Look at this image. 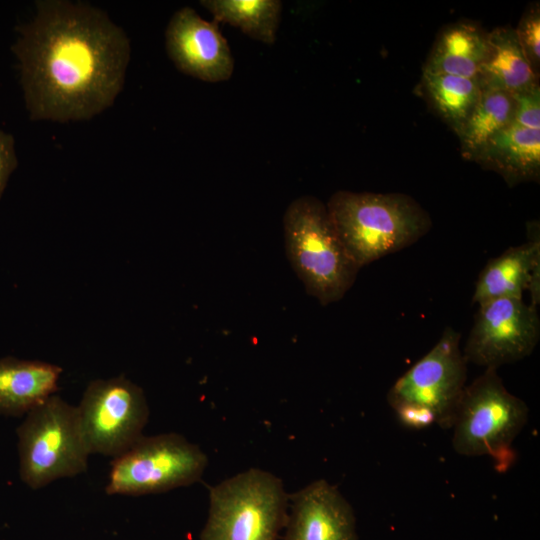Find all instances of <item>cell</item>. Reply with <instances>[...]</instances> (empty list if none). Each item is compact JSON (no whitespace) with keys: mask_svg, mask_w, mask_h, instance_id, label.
Returning a JSON list of instances; mask_svg holds the SVG:
<instances>
[{"mask_svg":"<svg viewBox=\"0 0 540 540\" xmlns=\"http://www.w3.org/2000/svg\"><path fill=\"white\" fill-rule=\"evenodd\" d=\"M12 51L32 120H87L122 90L130 41L106 12L84 2L40 0Z\"/></svg>","mask_w":540,"mask_h":540,"instance_id":"obj_1","label":"cell"},{"mask_svg":"<svg viewBox=\"0 0 540 540\" xmlns=\"http://www.w3.org/2000/svg\"><path fill=\"white\" fill-rule=\"evenodd\" d=\"M326 207L342 244L360 269L411 246L432 227L428 212L402 193L340 190Z\"/></svg>","mask_w":540,"mask_h":540,"instance_id":"obj_2","label":"cell"},{"mask_svg":"<svg viewBox=\"0 0 540 540\" xmlns=\"http://www.w3.org/2000/svg\"><path fill=\"white\" fill-rule=\"evenodd\" d=\"M286 256L308 295L327 306L341 300L360 268L348 254L327 207L313 196H301L283 217Z\"/></svg>","mask_w":540,"mask_h":540,"instance_id":"obj_3","label":"cell"},{"mask_svg":"<svg viewBox=\"0 0 540 540\" xmlns=\"http://www.w3.org/2000/svg\"><path fill=\"white\" fill-rule=\"evenodd\" d=\"M200 540H276L287 519L288 496L281 479L243 471L213 486Z\"/></svg>","mask_w":540,"mask_h":540,"instance_id":"obj_4","label":"cell"},{"mask_svg":"<svg viewBox=\"0 0 540 540\" xmlns=\"http://www.w3.org/2000/svg\"><path fill=\"white\" fill-rule=\"evenodd\" d=\"M22 481L39 489L87 469L90 452L77 407L52 395L27 413L17 429Z\"/></svg>","mask_w":540,"mask_h":540,"instance_id":"obj_5","label":"cell"},{"mask_svg":"<svg viewBox=\"0 0 540 540\" xmlns=\"http://www.w3.org/2000/svg\"><path fill=\"white\" fill-rule=\"evenodd\" d=\"M528 411L506 389L497 369L486 368L463 390L452 426L454 450L464 456L498 455L522 430Z\"/></svg>","mask_w":540,"mask_h":540,"instance_id":"obj_6","label":"cell"},{"mask_svg":"<svg viewBox=\"0 0 540 540\" xmlns=\"http://www.w3.org/2000/svg\"><path fill=\"white\" fill-rule=\"evenodd\" d=\"M206 454L177 433L142 436L111 464L107 494L145 495L198 481L207 466Z\"/></svg>","mask_w":540,"mask_h":540,"instance_id":"obj_7","label":"cell"},{"mask_svg":"<svg viewBox=\"0 0 540 540\" xmlns=\"http://www.w3.org/2000/svg\"><path fill=\"white\" fill-rule=\"evenodd\" d=\"M461 334L447 326L432 349L400 376L390 388L392 409L413 406L431 412L440 427L452 428L465 388L467 361Z\"/></svg>","mask_w":540,"mask_h":540,"instance_id":"obj_8","label":"cell"},{"mask_svg":"<svg viewBox=\"0 0 540 540\" xmlns=\"http://www.w3.org/2000/svg\"><path fill=\"white\" fill-rule=\"evenodd\" d=\"M77 410L90 454L114 458L143 436L149 416L143 390L123 376L90 382Z\"/></svg>","mask_w":540,"mask_h":540,"instance_id":"obj_9","label":"cell"},{"mask_svg":"<svg viewBox=\"0 0 540 540\" xmlns=\"http://www.w3.org/2000/svg\"><path fill=\"white\" fill-rule=\"evenodd\" d=\"M478 306L462 351L467 363L497 369L533 352L540 338L536 307L517 298L495 299Z\"/></svg>","mask_w":540,"mask_h":540,"instance_id":"obj_10","label":"cell"},{"mask_svg":"<svg viewBox=\"0 0 540 540\" xmlns=\"http://www.w3.org/2000/svg\"><path fill=\"white\" fill-rule=\"evenodd\" d=\"M166 51L181 72L207 82L231 77L234 59L216 21H206L191 7L171 17L165 31Z\"/></svg>","mask_w":540,"mask_h":540,"instance_id":"obj_11","label":"cell"},{"mask_svg":"<svg viewBox=\"0 0 540 540\" xmlns=\"http://www.w3.org/2000/svg\"><path fill=\"white\" fill-rule=\"evenodd\" d=\"M285 540H357L349 502L326 480H316L292 496Z\"/></svg>","mask_w":540,"mask_h":540,"instance_id":"obj_12","label":"cell"},{"mask_svg":"<svg viewBox=\"0 0 540 540\" xmlns=\"http://www.w3.org/2000/svg\"><path fill=\"white\" fill-rule=\"evenodd\" d=\"M528 241L511 246L498 257L490 259L480 272L472 297L473 304L495 299H522L530 294V305L540 302V234L538 223L528 227Z\"/></svg>","mask_w":540,"mask_h":540,"instance_id":"obj_13","label":"cell"},{"mask_svg":"<svg viewBox=\"0 0 540 540\" xmlns=\"http://www.w3.org/2000/svg\"><path fill=\"white\" fill-rule=\"evenodd\" d=\"M61 372L43 361L0 359V414H27L56 392Z\"/></svg>","mask_w":540,"mask_h":540,"instance_id":"obj_14","label":"cell"},{"mask_svg":"<svg viewBox=\"0 0 540 540\" xmlns=\"http://www.w3.org/2000/svg\"><path fill=\"white\" fill-rule=\"evenodd\" d=\"M488 53L489 32L473 22H456L442 29L423 71L479 79Z\"/></svg>","mask_w":540,"mask_h":540,"instance_id":"obj_15","label":"cell"},{"mask_svg":"<svg viewBox=\"0 0 540 540\" xmlns=\"http://www.w3.org/2000/svg\"><path fill=\"white\" fill-rule=\"evenodd\" d=\"M473 160L501 174L511 186L538 180L540 129L512 123L495 135Z\"/></svg>","mask_w":540,"mask_h":540,"instance_id":"obj_16","label":"cell"},{"mask_svg":"<svg viewBox=\"0 0 540 540\" xmlns=\"http://www.w3.org/2000/svg\"><path fill=\"white\" fill-rule=\"evenodd\" d=\"M484 88L517 94L538 84L514 28L489 32V53L479 77Z\"/></svg>","mask_w":540,"mask_h":540,"instance_id":"obj_17","label":"cell"},{"mask_svg":"<svg viewBox=\"0 0 540 540\" xmlns=\"http://www.w3.org/2000/svg\"><path fill=\"white\" fill-rule=\"evenodd\" d=\"M421 86L431 107L456 134L472 113L483 91L478 78L425 71Z\"/></svg>","mask_w":540,"mask_h":540,"instance_id":"obj_18","label":"cell"},{"mask_svg":"<svg viewBox=\"0 0 540 540\" xmlns=\"http://www.w3.org/2000/svg\"><path fill=\"white\" fill-rule=\"evenodd\" d=\"M514 112V94L483 87L478 103L457 133L463 156L473 160L495 135L512 124Z\"/></svg>","mask_w":540,"mask_h":540,"instance_id":"obj_19","label":"cell"},{"mask_svg":"<svg viewBox=\"0 0 540 540\" xmlns=\"http://www.w3.org/2000/svg\"><path fill=\"white\" fill-rule=\"evenodd\" d=\"M200 4L214 17L239 28L249 37L273 44L281 18L282 3L278 0H202Z\"/></svg>","mask_w":540,"mask_h":540,"instance_id":"obj_20","label":"cell"},{"mask_svg":"<svg viewBox=\"0 0 540 540\" xmlns=\"http://www.w3.org/2000/svg\"><path fill=\"white\" fill-rule=\"evenodd\" d=\"M524 54L538 76L540 68V10L538 4L531 5L514 29Z\"/></svg>","mask_w":540,"mask_h":540,"instance_id":"obj_21","label":"cell"},{"mask_svg":"<svg viewBox=\"0 0 540 540\" xmlns=\"http://www.w3.org/2000/svg\"><path fill=\"white\" fill-rule=\"evenodd\" d=\"M515 112L513 124L540 129V89L539 84L514 94Z\"/></svg>","mask_w":540,"mask_h":540,"instance_id":"obj_22","label":"cell"},{"mask_svg":"<svg viewBox=\"0 0 540 540\" xmlns=\"http://www.w3.org/2000/svg\"><path fill=\"white\" fill-rule=\"evenodd\" d=\"M17 164L13 137L0 131V198Z\"/></svg>","mask_w":540,"mask_h":540,"instance_id":"obj_23","label":"cell"}]
</instances>
